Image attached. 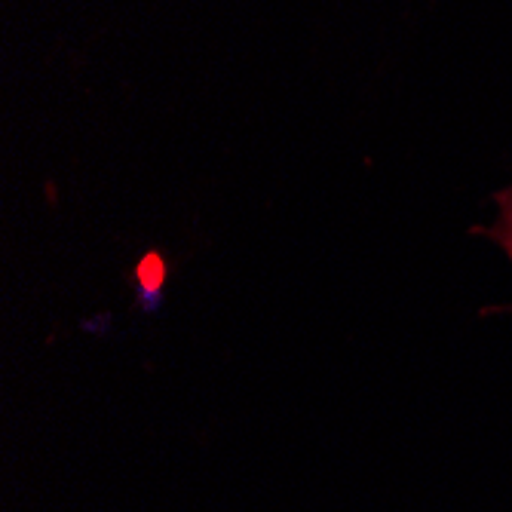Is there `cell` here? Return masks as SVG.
<instances>
[{"label": "cell", "mask_w": 512, "mask_h": 512, "mask_svg": "<svg viewBox=\"0 0 512 512\" xmlns=\"http://www.w3.org/2000/svg\"><path fill=\"white\" fill-rule=\"evenodd\" d=\"M497 237L503 240V246L512 255V194L506 197V209H503V218H500V227H497Z\"/></svg>", "instance_id": "cell-1"}]
</instances>
